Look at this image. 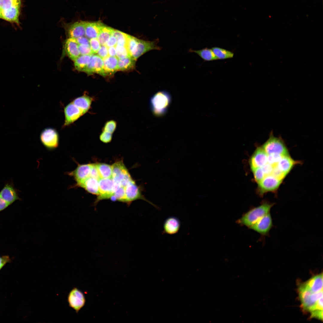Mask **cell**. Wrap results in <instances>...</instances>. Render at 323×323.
<instances>
[{"label": "cell", "instance_id": "cell-40", "mask_svg": "<svg viewBox=\"0 0 323 323\" xmlns=\"http://www.w3.org/2000/svg\"><path fill=\"white\" fill-rule=\"evenodd\" d=\"M255 179L258 183L262 180L265 175L261 167L256 168L252 170Z\"/></svg>", "mask_w": 323, "mask_h": 323}, {"label": "cell", "instance_id": "cell-17", "mask_svg": "<svg viewBox=\"0 0 323 323\" xmlns=\"http://www.w3.org/2000/svg\"><path fill=\"white\" fill-rule=\"evenodd\" d=\"M86 21H79L69 24L66 31L69 38L76 39L85 36V27Z\"/></svg>", "mask_w": 323, "mask_h": 323}, {"label": "cell", "instance_id": "cell-13", "mask_svg": "<svg viewBox=\"0 0 323 323\" xmlns=\"http://www.w3.org/2000/svg\"><path fill=\"white\" fill-rule=\"evenodd\" d=\"M273 227L270 212L265 215L250 227L251 229L263 235L268 234Z\"/></svg>", "mask_w": 323, "mask_h": 323}, {"label": "cell", "instance_id": "cell-38", "mask_svg": "<svg viewBox=\"0 0 323 323\" xmlns=\"http://www.w3.org/2000/svg\"><path fill=\"white\" fill-rule=\"evenodd\" d=\"M117 125V122L114 120L108 121L105 124L102 130L113 134L116 129Z\"/></svg>", "mask_w": 323, "mask_h": 323}, {"label": "cell", "instance_id": "cell-21", "mask_svg": "<svg viewBox=\"0 0 323 323\" xmlns=\"http://www.w3.org/2000/svg\"><path fill=\"white\" fill-rule=\"evenodd\" d=\"M300 163L293 159L288 154L283 156L276 166L286 176L295 165Z\"/></svg>", "mask_w": 323, "mask_h": 323}, {"label": "cell", "instance_id": "cell-10", "mask_svg": "<svg viewBox=\"0 0 323 323\" xmlns=\"http://www.w3.org/2000/svg\"><path fill=\"white\" fill-rule=\"evenodd\" d=\"M65 121L64 127L72 124L85 114L72 102L66 105L64 108Z\"/></svg>", "mask_w": 323, "mask_h": 323}, {"label": "cell", "instance_id": "cell-32", "mask_svg": "<svg viewBox=\"0 0 323 323\" xmlns=\"http://www.w3.org/2000/svg\"><path fill=\"white\" fill-rule=\"evenodd\" d=\"M217 60H224L233 58L234 53L229 50L218 47H213L211 49Z\"/></svg>", "mask_w": 323, "mask_h": 323}, {"label": "cell", "instance_id": "cell-2", "mask_svg": "<svg viewBox=\"0 0 323 323\" xmlns=\"http://www.w3.org/2000/svg\"><path fill=\"white\" fill-rule=\"evenodd\" d=\"M171 101L170 93L166 91H160L154 94L150 100L151 111L156 116H161L167 112Z\"/></svg>", "mask_w": 323, "mask_h": 323}, {"label": "cell", "instance_id": "cell-41", "mask_svg": "<svg viewBox=\"0 0 323 323\" xmlns=\"http://www.w3.org/2000/svg\"><path fill=\"white\" fill-rule=\"evenodd\" d=\"M80 55H92L93 54L90 45H78Z\"/></svg>", "mask_w": 323, "mask_h": 323}, {"label": "cell", "instance_id": "cell-44", "mask_svg": "<svg viewBox=\"0 0 323 323\" xmlns=\"http://www.w3.org/2000/svg\"><path fill=\"white\" fill-rule=\"evenodd\" d=\"M97 54V55L102 59L109 56L108 47L106 45H101Z\"/></svg>", "mask_w": 323, "mask_h": 323}, {"label": "cell", "instance_id": "cell-6", "mask_svg": "<svg viewBox=\"0 0 323 323\" xmlns=\"http://www.w3.org/2000/svg\"><path fill=\"white\" fill-rule=\"evenodd\" d=\"M40 138L41 143L46 148L53 149L57 148L59 144V135L57 130L48 127L41 132Z\"/></svg>", "mask_w": 323, "mask_h": 323}, {"label": "cell", "instance_id": "cell-18", "mask_svg": "<svg viewBox=\"0 0 323 323\" xmlns=\"http://www.w3.org/2000/svg\"><path fill=\"white\" fill-rule=\"evenodd\" d=\"M181 226V223L178 218L175 216L169 217L164 222L163 232L169 235L175 234L179 232Z\"/></svg>", "mask_w": 323, "mask_h": 323}, {"label": "cell", "instance_id": "cell-48", "mask_svg": "<svg viewBox=\"0 0 323 323\" xmlns=\"http://www.w3.org/2000/svg\"><path fill=\"white\" fill-rule=\"evenodd\" d=\"M11 261V259L8 255L0 256V271L7 263Z\"/></svg>", "mask_w": 323, "mask_h": 323}, {"label": "cell", "instance_id": "cell-24", "mask_svg": "<svg viewBox=\"0 0 323 323\" xmlns=\"http://www.w3.org/2000/svg\"><path fill=\"white\" fill-rule=\"evenodd\" d=\"M88 192L98 196L99 194L98 180L89 176L77 185Z\"/></svg>", "mask_w": 323, "mask_h": 323}, {"label": "cell", "instance_id": "cell-11", "mask_svg": "<svg viewBox=\"0 0 323 323\" xmlns=\"http://www.w3.org/2000/svg\"><path fill=\"white\" fill-rule=\"evenodd\" d=\"M113 184L112 177L101 178L98 180L100 194L94 203L95 205L100 200L110 198L113 194L112 190Z\"/></svg>", "mask_w": 323, "mask_h": 323}, {"label": "cell", "instance_id": "cell-52", "mask_svg": "<svg viewBox=\"0 0 323 323\" xmlns=\"http://www.w3.org/2000/svg\"><path fill=\"white\" fill-rule=\"evenodd\" d=\"M108 51L109 56H116V51L115 46L108 47Z\"/></svg>", "mask_w": 323, "mask_h": 323}, {"label": "cell", "instance_id": "cell-14", "mask_svg": "<svg viewBox=\"0 0 323 323\" xmlns=\"http://www.w3.org/2000/svg\"><path fill=\"white\" fill-rule=\"evenodd\" d=\"M268 154L261 147L257 148L249 161L252 170L261 167L267 163Z\"/></svg>", "mask_w": 323, "mask_h": 323}, {"label": "cell", "instance_id": "cell-22", "mask_svg": "<svg viewBox=\"0 0 323 323\" xmlns=\"http://www.w3.org/2000/svg\"><path fill=\"white\" fill-rule=\"evenodd\" d=\"M65 48L69 57L74 61L80 55L78 44L75 39L69 38L67 39L65 41Z\"/></svg>", "mask_w": 323, "mask_h": 323}, {"label": "cell", "instance_id": "cell-15", "mask_svg": "<svg viewBox=\"0 0 323 323\" xmlns=\"http://www.w3.org/2000/svg\"><path fill=\"white\" fill-rule=\"evenodd\" d=\"M103 60L97 55H92L89 63L84 70L89 74L96 73L103 76H106L103 69Z\"/></svg>", "mask_w": 323, "mask_h": 323}, {"label": "cell", "instance_id": "cell-45", "mask_svg": "<svg viewBox=\"0 0 323 323\" xmlns=\"http://www.w3.org/2000/svg\"><path fill=\"white\" fill-rule=\"evenodd\" d=\"M89 176L99 180L101 177L97 168L96 163L92 164Z\"/></svg>", "mask_w": 323, "mask_h": 323}, {"label": "cell", "instance_id": "cell-47", "mask_svg": "<svg viewBox=\"0 0 323 323\" xmlns=\"http://www.w3.org/2000/svg\"><path fill=\"white\" fill-rule=\"evenodd\" d=\"M271 174L275 177L282 180H283L286 176L279 170L276 166H274Z\"/></svg>", "mask_w": 323, "mask_h": 323}, {"label": "cell", "instance_id": "cell-37", "mask_svg": "<svg viewBox=\"0 0 323 323\" xmlns=\"http://www.w3.org/2000/svg\"><path fill=\"white\" fill-rule=\"evenodd\" d=\"M115 48L116 57L118 59H121L128 56L131 57L126 46L116 45Z\"/></svg>", "mask_w": 323, "mask_h": 323}, {"label": "cell", "instance_id": "cell-33", "mask_svg": "<svg viewBox=\"0 0 323 323\" xmlns=\"http://www.w3.org/2000/svg\"><path fill=\"white\" fill-rule=\"evenodd\" d=\"M128 35L120 31L114 29L112 35L117 39L116 45L126 47Z\"/></svg>", "mask_w": 323, "mask_h": 323}, {"label": "cell", "instance_id": "cell-4", "mask_svg": "<svg viewBox=\"0 0 323 323\" xmlns=\"http://www.w3.org/2000/svg\"><path fill=\"white\" fill-rule=\"evenodd\" d=\"M261 147L268 155L275 153L283 156L289 154L282 139L275 136L272 133H270L268 139Z\"/></svg>", "mask_w": 323, "mask_h": 323}, {"label": "cell", "instance_id": "cell-50", "mask_svg": "<svg viewBox=\"0 0 323 323\" xmlns=\"http://www.w3.org/2000/svg\"><path fill=\"white\" fill-rule=\"evenodd\" d=\"M78 45L89 44V39L85 36H81L76 39Z\"/></svg>", "mask_w": 323, "mask_h": 323}, {"label": "cell", "instance_id": "cell-53", "mask_svg": "<svg viewBox=\"0 0 323 323\" xmlns=\"http://www.w3.org/2000/svg\"><path fill=\"white\" fill-rule=\"evenodd\" d=\"M0 19H3V16L1 10L0 9Z\"/></svg>", "mask_w": 323, "mask_h": 323}, {"label": "cell", "instance_id": "cell-42", "mask_svg": "<svg viewBox=\"0 0 323 323\" xmlns=\"http://www.w3.org/2000/svg\"><path fill=\"white\" fill-rule=\"evenodd\" d=\"M112 134L109 132L102 130L99 136V138L101 141L107 143L110 142L112 140Z\"/></svg>", "mask_w": 323, "mask_h": 323}, {"label": "cell", "instance_id": "cell-20", "mask_svg": "<svg viewBox=\"0 0 323 323\" xmlns=\"http://www.w3.org/2000/svg\"><path fill=\"white\" fill-rule=\"evenodd\" d=\"M21 5L14 6L7 9L1 10L3 19L20 27L19 16Z\"/></svg>", "mask_w": 323, "mask_h": 323}, {"label": "cell", "instance_id": "cell-28", "mask_svg": "<svg viewBox=\"0 0 323 323\" xmlns=\"http://www.w3.org/2000/svg\"><path fill=\"white\" fill-rule=\"evenodd\" d=\"M189 51L190 52L196 53L203 60L205 61H211L217 60L211 49L206 48L197 50L190 49L189 50Z\"/></svg>", "mask_w": 323, "mask_h": 323}, {"label": "cell", "instance_id": "cell-19", "mask_svg": "<svg viewBox=\"0 0 323 323\" xmlns=\"http://www.w3.org/2000/svg\"><path fill=\"white\" fill-rule=\"evenodd\" d=\"M112 167L113 180L115 182L120 184L129 173L122 160L115 162L112 165Z\"/></svg>", "mask_w": 323, "mask_h": 323}, {"label": "cell", "instance_id": "cell-12", "mask_svg": "<svg viewBox=\"0 0 323 323\" xmlns=\"http://www.w3.org/2000/svg\"><path fill=\"white\" fill-rule=\"evenodd\" d=\"M19 191L14 187L12 181L6 182L0 191V196L10 205L17 200H20Z\"/></svg>", "mask_w": 323, "mask_h": 323}, {"label": "cell", "instance_id": "cell-25", "mask_svg": "<svg viewBox=\"0 0 323 323\" xmlns=\"http://www.w3.org/2000/svg\"><path fill=\"white\" fill-rule=\"evenodd\" d=\"M93 100V98L85 94L76 98L71 102L86 114L90 108Z\"/></svg>", "mask_w": 323, "mask_h": 323}, {"label": "cell", "instance_id": "cell-34", "mask_svg": "<svg viewBox=\"0 0 323 323\" xmlns=\"http://www.w3.org/2000/svg\"><path fill=\"white\" fill-rule=\"evenodd\" d=\"M138 39L128 35L127 48L130 56L132 57L135 51Z\"/></svg>", "mask_w": 323, "mask_h": 323}, {"label": "cell", "instance_id": "cell-27", "mask_svg": "<svg viewBox=\"0 0 323 323\" xmlns=\"http://www.w3.org/2000/svg\"><path fill=\"white\" fill-rule=\"evenodd\" d=\"M136 61L129 56L118 59L117 71H128L133 69L135 66Z\"/></svg>", "mask_w": 323, "mask_h": 323}, {"label": "cell", "instance_id": "cell-35", "mask_svg": "<svg viewBox=\"0 0 323 323\" xmlns=\"http://www.w3.org/2000/svg\"><path fill=\"white\" fill-rule=\"evenodd\" d=\"M110 199L112 201L125 202L126 199L125 188L121 186L114 193Z\"/></svg>", "mask_w": 323, "mask_h": 323}, {"label": "cell", "instance_id": "cell-46", "mask_svg": "<svg viewBox=\"0 0 323 323\" xmlns=\"http://www.w3.org/2000/svg\"><path fill=\"white\" fill-rule=\"evenodd\" d=\"M274 166L267 163L261 168L266 176L271 174Z\"/></svg>", "mask_w": 323, "mask_h": 323}, {"label": "cell", "instance_id": "cell-36", "mask_svg": "<svg viewBox=\"0 0 323 323\" xmlns=\"http://www.w3.org/2000/svg\"><path fill=\"white\" fill-rule=\"evenodd\" d=\"M21 4V0H0V9L1 10L8 9L14 6Z\"/></svg>", "mask_w": 323, "mask_h": 323}, {"label": "cell", "instance_id": "cell-30", "mask_svg": "<svg viewBox=\"0 0 323 323\" xmlns=\"http://www.w3.org/2000/svg\"><path fill=\"white\" fill-rule=\"evenodd\" d=\"M92 55H80L74 61L75 68L78 71L84 72L90 62Z\"/></svg>", "mask_w": 323, "mask_h": 323}, {"label": "cell", "instance_id": "cell-29", "mask_svg": "<svg viewBox=\"0 0 323 323\" xmlns=\"http://www.w3.org/2000/svg\"><path fill=\"white\" fill-rule=\"evenodd\" d=\"M114 29L105 25L101 29L97 37L101 45H106L114 30Z\"/></svg>", "mask_w": 323, "mask_h": 323}, {"label": "cell", "instance_id": "cell-49", "mask_svg": "<svg viewBox=\"0 0 323 323\" xmlns=\"http://www.w3.org/2000/svg\"><path fill=\"white\" fill-rule=\"evenodd\" d=\"M117 39L115 37L111 35L105 45L108 48L112 46H115L117 44Z\"/></svg>", "mask_w": 323, "mask_h": 323}, {"label": "cell", "instance_id": "cell-31", "mask_svg": "<svg viewBox=\"0 0 323 323\" xmlns=\"http://www.w3.org/2000/svg\"><path fill=\"white\" fill-rule=\"evenodd\" d=\"M96 164L101 178L112 177V165L103 163H97Z\"/></svg>", "mask_w": 323, "mask_h": 323}, {"label": "cell", "instance_id": "cell-8", "mask_svg": "<svg viewBox=\"0 0 323 323\" xmlns=\"http://www.w3.org/2000/svg\"><path fill=\"white\" fill-rule=\"evenodd\" d=\"M159 41L158 39L153 41L138 39L135 51L132 57L136 60L141 56L149 51L161 50L162 48L158 45Z\"/></svg>", "mask_w": 323, "mask_h": 323}, {"label": "cell", "instance_id": "cell-5", "mask_svg": "<svg viewBox=\"0 0 323 323\" xmlns=\"http://www.w3.org/2000/svg\"><path fill=\"white\" fill-rule=\"evenodd\" d=\"M126 199L125 202L129 205L132 202L138 199H141L148 202L158 210L160 208L158 206L147 199L142 195L141 189L136 184L135 182L132 179L128 183L125 188Z\"/></svg>", "mask_w": 323, "mask_h": 323}, {"label": "cell", "instance_id": "cell-26", "mask_svg": "<svg viewBox=\"0 0 323 323\" xmlns=\"http://www.w3.org/2000/svg\"><path fill=\"white\" fill-rule=\"evenodd\" d=\"M103 60L106 76L113 74L117 71L118 58L116 56H109Z\"/></svg>", "mask_w": 323, "mask_h": 323}, {"label": "cell", "instance_id": "cell-1", "mask_svg": "<svg viewBox=\"0 0 323 323\" xmlns=\"http://www.w3.org/2000/svg\"><path fill=\"white\" fill-rule=\"evenodd\" d=\"M301 307L310 314V318L323 320V290L317 291L301 283L298 288Z\"/></svg>", "mask_w": 323, "mask_h": 323}, {"label": "cell", "instance_id": "cell-23", "mask_svg": "<svg viewBox=\"0 0 323 323\" xmlns=\"http://www.w3.org/2000/svg\"><path fill=\"white\" fill-rule=\"evenodd\" d=\"M104 25L100 21L87 22L85 27V36L89 39L97 38L101 29Z\"/></svg>", "mask_w": 323, "mask_h": 323}, {"label": "cell", "instance_id": "cell-3", "mask_svg": "<svg viewBox=\"0 0 323 323\" xmlns=\"http://www.w3.org/2000/svg\"><path fill=\"white\" fill-rule=\"evenodd\" d=\"M274 203L265 202L245 213L238 220V223L250 227L263 216L269 213Z\"/></svg>", "mask_w": 323, "mask_h": 323}, {"label": "cell", "instance_id": "cell-7", "mask_svg": "<svg viewBox=\"0 0 323 323\" xmlns=\"http://www.w3.org/2000/svg\"><path fill=\"white\" fill-rule=\"evenodd\" d=\"M283 180L275 177L272 174L266 176L258 183L259 194L263 196L269 192H274L279 188Z\"/></svg>", "mask_w": 323, "mask_h": 323}, {"label": "cell", "instance_id": "cell-43", "mask_svg": "<svg viewBox=\"0 0 323 323\" xmlns=\"http://www.w3.org/2000/svg\"><path fill=\"white\" fill-rule=\"evenodd\" d=\"M89 44L93 54L97 53L100 47V44L97 38L90 39Z\"/></svg>", "mask_w": 323, "mask_h": 323}, {"label": "cell", "instance_id": "cell-9", "mask_svg": "<svg viewBox=\"0 0 323 323\" xmlns=\"http://www.w3.org/2000/svg\"><path fill=\"white\" fill-rule=\"evenodd\" d=\"M69 306L77 313L84 306L86 300L83 293L77 287H74L69 292L67 297Z\"/></svg>", "mask_w": 323, "mask_h": 323}, {"label": "cell", "instance_id": "cell-51", "mask_svg": "<svg viewBox=\"0 0 323 323\" xmlns=\"http://www.w3.org/2000/svg\"><path fill=\"white\" fill-rule=\"evenodd\" d=\"M10 205L0 196V212L7 208Z\"/></svg>", "mask_w": 323, "mask_h": 323}, {"label": "cell", "instance_id": "cell-39", "mask_svg": "<svg viewBox=\"0 0 323 323\" xmlns=\"http://www.w3.org/2000/svg\"><path fill=\"white\" fill-rule=\"evenodd\" d=\"M284 156V155H283ZM283 155L278 154H271L268 155L267 163L276 166L279 161Z\"/></svg>", "mask_w": 323, "mask_h": 323}, {"label": "cell", "instance_id": "cell-16", "mask_svg": "<svg viewBox=\"0 0 323 323\" xmlns=\"http://www.w3.org/2000/svg\"><path fill=\"white\" fill-rule=\"evenodd\" d=\"M92 164H79L73 171L69 173L72 176L77 186L90 176Z\"/></svg>", "mask_w": 323, "mask_h": 323}]
</instances>
